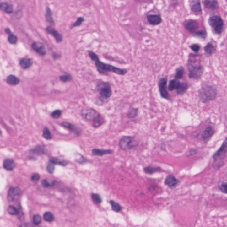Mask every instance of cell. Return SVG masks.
<instances>
[{
    "mask_svg": "<svg viewBox=\"0 0 227 227\" xmlns=\"http://www.w3.org/2000/svg\"><path fill=\"white\" fill-rule=\"evenodd\" d=\"M95 63L98 72L100 74H106L112 72L120 76H124L127 73L126 69L119 68L108 63H104L100 61V59L95 61Z\"/></svg>",
    "mask_w": 227,
    "mask_h": 227,
    "instance_id": "obj_1",
    "label": "cell"
},
{
    "mask_svg": "<svg viewBox=\"0 0 227 227\" xmlns=\"http://www.w3.org/2000/svg\"><path fill=\"white\" fill-rule=\"evenodd\" d=\"M96 89L100 95V100L103 102L107 101L112 95L111 85L109 83L100 80L97 84Z\"/></svg>",
    "mask_w": 227,
    "mask_h": 227,
    "instance_id": "obj_2",
    "label": "cell"
},
{
    "mask_svg": "<svg viewBox=\"0 0 227 227\" xmlns=\"http://www.w3.org/2000/svg\"><path fill=\"white\" fill-rule=\"evenodd\" d=\"M81 115L84 119L93 121V126L100 127L103 123V119L100 114L93 109H86L81 111Z\"/></svg>",
    "mask_w": 227,
    "mask_h": 227,
    "instance_id": "obj_3",
    "label": "cell"
},
{
    "mask_svg": "<svg viewBox=\"0 0 227 227\" xmlns=\"http://www.w3.org/2000/svg\"><path fill=\"white\" fill-rule=\"evenodd\" d=\"M217 95V89L213 86H206L203 87L199 92L200 99L204 103L215 100Z\"/></svg>",
    "mask_w": 227,
    "mask_h": 227,
    "instance_id": "obj_4",
    "label": "cell"
},
{
    "mask_svg": "<svg viewBox=\"0 0 227 227\" xmlns=\"http://www.w3.org/2000/svg\"><path fill=\"white\" fill-rule=\"evenodd\" d=\"M188 68L189 78L197 79L202 77L204 72L203 68L201 65L196 64L195 60L190 56L188 61Z\"/></svg>",
    "mask_w": 227,
    "mask_h": 227,
    "instance_id": "obj_5",
    "label": "cell"
},
{
    "mask_svg": "<svg viewBox=\"0 0 227 227\" xmlns=\"http://www.w3.org/2000/svg\"><path fill=\"white\" fill-rule=\"evenodd\" d=\"M227 151V138L224 140L222 145L219 149L213 155L214 160V167L215 168H219L224 165V159Z\"/></svg>",
    "mask_w": 227,
    "mask_h": 227,
    "instance_id": "obj_6",
    "label": "cell"
},
{
    "mask_svg": "<svg viewBox=\"0 0 227 227\" xmlns=\"http://www.w3.org/2000/svg\"><path fill=\"white\" fill-rule=\"evenodd\" d=\"M208 23L217 34H219L222 33L223 30V21L219 16L213 15L210 17Z\"/></svg>",
    "mask_w": 227,
    "mask_h": 227,
    "instance_id": "obj_7",
    "label": "cell"
},
{
    "mask_svg": "<svg viewBox=\"0 0 227 227\" xmlns=\"http://www.w3.org/2000/svg\"><path fill=\"white\" fill-rule=\"evenodd\" d=\"M138 144L135 140L133 137L131 136H125L122 137L120 140L119 146L122 150L124 151L130 150L136 147Z\"/></svg>",
    "mask_w": 227,
    "mask_h": 227,
    "instance_id": "obj_8",
    "label": "cell"
},
{
    "mask_svg": "<svg viewBox=\"0 0 227 227\" xmlns=\"http://www.w3.org/2000/svg\"><path fill=\"white\" fill-rule=\"evenodd\" d=\"M168 79L167 77H162L159 79L158 82L159 93L162 98L170 100V95L166 90L167 83Z\"/></svg>",
    "mask_w": 227,
    "mask_h": 227,
    "instance_id": "obj_9",
    "label": "cell"
},
{
    "mask_svg": "<svg viewBox=\"0 0 227 227\" xmlns=\"http://www.w3.org/2000/svg\"><path fill=\"white\" fill-rule=\"evenodd\" d=\"M183 25L185 29L192 34L196 32L198 27V24L197 21L191 19L185 20Z\"/></svg>",
    "mask_w": 227,
    "mask_h": 227,
    "instance_id": "obj_10",
    "label": "cell"
},
{
    "mask_svg": "<svg viewBox=\"0 0 227 227\" xmlns=\"http://www.w3.org/2000/svg\"><path fill=\"white\" fill-rule=\"evenodd\" d=\"M31 47L36 53L41 56H45L46 54V47L43 43L34 42L31 45Z\"/></svg>",
    "mask_w": 227,
    "mask_h": 227,
    "instance_id": "obj_11",
    "label": "cell"
},
{
    "mask_svg": "<svg viewBox=\"0 0 227 227\" xmlns=\"http://www.w3.org/2000/svg\"><path fill=\"white\" fill-rule=\"evenodd\" d=\"M147 22L150 25L157 26L161 24L162 19L161 16L158 14H149L146 16Z\"/></svg>",
    "mask_w": 227,
    "mask_h": 227,
    "instance_id": "obj_12",
    "label": "cell"
},
{
    "mask_svg": "<svg viewBox=\"0 0 227 227\" xmlns=\"http://www.w3.org/2000/svg\"><path fill=\"white\" fill-rule=\"evenodd\" d=\"M180 181L175 176L172 174L168 175L165 180V184L171 189H173L179 184Z\"/></svg>",
    "mask_w": 227,
    "mask_h": 227,
    "instance_id": "obj_13",
    "label": "cell"
},
{
    "mask_svg": "<svg viewBox=\"0 0 227 227\" xmlns=\"http://www.w3.org/2000/svg\"><path fill=\"white\" fill-rule=\"evenodd\" d=\"M46 30L48 34L53 35L57 43H61L62 41L63 37L62 35L57 31L54 28L49 26L46 28Z\"/></svg>",
    "mask_w": 227,
    "mask_h": 227,
    "instance_id": "obj_14",
    "label": "cell"
},
{
    "mask_svg": "<svg viewBox=\"0 0 227 227\" xmlns=\"http://www.w3.org/2000/svg\"><path fill=\"white\" fill-rule=\"evenodd\" d=\"M20 190L18 187H11L8 191L7 199L9 202H13L15 197L20 194Z\"/></svg>",
    "mask_w": 227,
    "mask_h": 227,
    "instance_id": "obj_15",
    "label": "cell"
},
{
    "mask_svg": "<svg viewBox=\"0 0 227 227\" xmlns=\"http://www.w3.org/2000/svg\"><path fill=\"white\" fill-rule=\"evenodd\" d=\"M0 9L6 14H10L14 12V7L13 5L7 2H1L0 3Z\"/></svg>",
    "mask_w": 227,
    "mask_h": 227,
    "instance_id": "obj_16",
    "label": "cell"
},
{
    "mask_svg": "<svg viewBox=\"0 0 227 227\" xmlns=\"http://www.w3.org/2000/svg\"><path fill=\"white\" fill-rule=\"evenodd\" d=\"M112 152L113 151L111 149H94L92 150V154L98 156H103L105 155L111 154Z\"/></svg>",
    "mask_w": 227,
    "mask_h": 227,
    "instance_id": "obj_17",
    "label": "cell"
},
{
    "mask_svg": "<svg viewBox=\"0 0 227 227\" xmlns=\"http://www.w3.org/2000/svg\"><path fill=\"white\" fill-rule=\"evenodd\" d=\"M15 167V164L14 161L12 159H5L3 162V168L7 170H13Z\"/></svg>",
    "mask_w": 227,
    "mask_h": 227,
    "instance_id": "obj_18",
    "label": "cell"
},
{
    "mask_svg": "<svg viewBox=\"0 0 227 227\" xmlns=\"http://www.w3.org/2000/svg\"><path fill=\"white\" fill-rule=\"evenodd\" d=\"M33 63V61L31 58H23L20 60V65L21 68L26 69L29 68Z\"/></svg>",
    "mask_w": 227,
    "mask_h": 227,
    "instance_id": "obj_19",
    "label": "cell"
},
{
    "mask_svg": "<svg viewBox=\"0 0 227 227\" xmlns=\"http://www.w3.org/2000/svg\"><path fill=\"white\" fill-rule=\"evenodd\" d=\"M214 133V131L213 128L210 126L208 127L202 133V138L204 140H208L210 138L212 137Z\"/></svg>",
    "mask_w": 227,
    "mask_h": 227,
    "instance_id": "obj_20",
    "label": "cell"
},
{
    "mask_svg": "<svg viewBox=\"0 0 227 227\" xmlns=\"http://www.w3.org/2000/svg\"><path fill=\"white\" fill-rule=\"evenodd\" d=\"M61 125L65 127L66 128L70 130L74 134H76V135L78 136L80 134V131L78 130V128L74 126V125L72 124L67 122H63L61 123Z\"/></svg>",
    "mask_w": 227,
    "mask_h": 227,
    "instance_id": "obj_21",
    "label": "cell"
},
{
    "mask_svg": "<svg viewBox=\"0 0 227 227\" xmlns=\"http://www.w3.org/2000/svg\"><path fill=\"white\" fill-rule=\"evenodd\" d=\"M45 17H46V20L48 23L51 24V25H55L54 20L53 17H52V12L49 7H47L46 8Z\"/></svg>",
    "mask_w": 227,
    "mask_h": 227,
    "instance_id": "obj_22",
    "label": "cell"
},
{
    "mask_svg": "<svg viewBox=\"0 0 227 227\" xmlns=\"http://www.w3.org/2000/svg\"><path fill=\"white\" fill-rule=\"evenodd\" d=\"M6 82L11 85H17L20 83V79L14 75H10L7 76Z\"/></svg>",
    "mask_w": 227,
    "mask_h": 227,
    "instance_id": "obj_23",
    "label": "cell"
},
{
    "mask_svg": "<svg viewBox=\"0 0 227 227\" xmlns=\"http://www.w3.org/2000/svg\"><path fill=\"white\" fill-rule=\"evenodd\" d=\"M30 153L37 155H40L46 153V149L45 147H43L42 146L38 145L36 147H35L34 149H31Z\"/></svg>",
    "mask_w": 227,
    "mask_h": 227,
    "instance_id": "obj_24",
    "label": "cell"
},
{
    "mask_svg": "<svg viewBox=\"0 0 227 227\" xmlns=\"http://www.w3.org/2000/svg\"><path fill=\"white\" fill-rule=\"evenodd\" d=\"M180 82L177 79H173L170 80L168 85V89L170 91H174L178 89Z\"/></svg>",
    "mask_w": 227,
    "mask_h": 227,
    "instance_id": "obj_25",
    "label": "cell"
},
{
    "mask_svg": "<svg viewBox=\"0 0 227 227\" xmlns=\"http://www.w3.org/2000/svg\"><path fill=\"white\" fill-rule=\"evenodd\" d=\"M188 89V85L187 83H180L178 89H177V93L178 95H183L186 92Z\"/></svg>",
    "mask_w": 227,
    "mask_h": 227,
    "instance_id": "obj_26",
    "label": "cell"
},
{
    "mask_svg": "<svg viewBox=\"0 0 227 227\" xmlns=\"http://www.w3.org/2000/svg\"><path fill=\"white\" fill-rule=\"evenodd\" d=\"M204 5L206 8L211 10H215L218 8V3L216 1H205Z\"/></svg>",
    "mask_w": 227,
    "mask_h": 227,
    "instance_id": "obj_27",
    "label": "cell"
},
{
    "mask_svg": "<svg viewBox=\"0 0 227 227\" xmlns=\"http://www.w3.org/2000/svg\"><path fill=\"white\" fill-rule=\"evenodd\" d=\"M144 172L147 174H152L156 172H161L162 171L160 167H154L147 166L144 168Z\"/></svg>",
    "mask_w": 227,
    "mask_h": 227,
    "instance_id": "obj_28",
    "label": "cell"
},
{
    "mask_svg": "<svg viewBox=\"0 0 227 227\" xmlns=\"http://www.w3.org/2000/svg\"><path fill=\"white\" fill-rule=\"evenodd\" d=\"M204 51L205 55L207 57L211 56L214 53L215 51V48L211 43H208V44L204 47Z\"/></svg>",
    "mask_w": 227,
    "mask_h": 227,
    "instance_id": "obj_29",
    "label": "cell"
},
{
    "mask_svg": "<svg viewBox=\"0 0 227 227\" xmlns=\"http://www.w3.org/2000/svg\"><path fill=\"white\" fill-rule=\"evenodd\" d=\"M184 68L182 67H180L176 69L175 70V75H174L175 79L179 80L182 78L184 74Z\"/></svg>",
    "mask_w": 227,
    "mask_h": 227,
    "instance_id": "obj_30",
    "label": "cell"
},
{
    "mask_svg": "<svg viewBox=\"0 0 227 227\" xmlns=\"http://www.w3.org/2000/svg\"><path fill=\"white\" fill-rule=\"evenodd\" d=\"M138 114V109L131 108L129 109L127 116L130 119H133L137 116Z\"/></svg>",
    "mask_w": 227,
    "mask_h": 227,
    "instance_id": "obj_31",
    "label": "cell"
},
{
    "mask_svg": "<svg viewBox=\"0 0 227 227\" xmlns=\"http://www.w3.org/2000/svg\"><path fill=\"white\" fill-rule=\"evenodd\" d=\"M110 203L111 205L112 209L114 211L119 212L122 209V207H121V205L117 202H115V201L111 200L110 201Z\"/></svg>",
    "mask_w": 227,
    "mask_h": 227,
    "instance_id": "obj_32",
    "label": "cell"
},
{
    "mask_svg": "<svg viewBox=\"0 0 227 227\" xmlns=\"http://www.w3.org/2000/svg\"><path fill=\"white\" fill-rule=\"evenodd\" d=\"M192 35L195 36H196V37L204 40L205 39V37H206V32L204 30H197Z\"/></svg>",
    "mask_w": 227,
    "mask_h": 227,
    "instance_id": "obj_33",
    "label": "cell"
},
{
    "mask_svg": "<svg viewBox=\"0 0 227 227\" xmlns=\"http://www.w3.org/2000/svg\"><path fill=\"white\" fill-rule=\"evenodd\" d=\"M49 162H51L54 165H59L65 166L67 165V162L64 161H61L57 158H51L49 159Z\"/></svg>",
    "mask_w": 227,
    "mask_h": 227,
    "instance_id": "obj_34",
    "label": "cell"
},
{
    "mask_svg": "<svg viewBox=\"0 0 227 227\" xmlns=\"http://www.w3.org/2000/svg\"><path fill=\"white\" fill-rule=\"evenodd\" d=\"M43 137L44 138H46V139L49 140L51 139L52 138V134H51V132L49 131V129L47 127H45V128L43 130Z\"/></svg>",
    "mask_w": 227,
    "mask_h": 227,
    "instance_id": "obj_35",
    "label": "cell"
},
{
    "mask_svg": "<svg viewBox=\"0 0 227 227\" xmlns=\"http://www.w3.org/2000/svg\"><path fill=\"white\" fill-rule=\"evenodd\" d=\"M43 218L46 221L52 222L54 219V217L52 213L49 212H47L44 214Z\"/></svg>",
    "mask_w": 227,
    "mask_h": 227,
    "instance_id": "obj_36",
    "label": "cell"
},
{
    "mask_svg": "<svg viewBox=\"0 0 227 227\" xmlns=\"http://www.w3.org/2000/svg\"><path fill=\"white\" fill-rule=\"evenodd\" d=\"M8 35V42L11 44H12V45L16 44V43L18 41V39L17 36L12 32Z\"/></svg>",
    "mask_w": 227,
    "mask_h": 227,
    "instance_id": "obj_37",
    "label": "cell"
},
{
    "mask_svg": "<svg viewBox=\"0 0 227 227\" xmlns=\"http://www.w3.org/2000/svg\"><path fill=\"white\" fill-rule=\"evenodd\" d=\"M191 9L192 11L195 12H200L202 11V8L200 2H197V3L193 4L191 6Z\"/></svg>",
    "mask_w": 227,
    "mask_h": 227,
    "instance_id": "obj_38",
    "label": "cell"
},
{
    "mask_svg": "<svg viewBox=\"0 0 227 227\" xmlns=\"http://www.w3.org/2000/svg\"><path fill=\"white\" fill-rule=\"evenodd\" d=\"M60 79L63 82H68L72 80V76L70 74H66L60 76Z\"/></svg>",
    "mask_w": 227,
    "mask_h": 227,
    "instance_id": "obj_39",
    "label": "cell"
},
{
    "mask_svg": "<svg viewBox=\"0 0 227 227\" xmlns=\"http://www.w3.org/2000/svg\"><path fill=\"white\" fill-rule=\"evenodd\" d=\"M84 21V18L83 17H79L77 18L76 22L72 24L71 27V29H73V28L79 26L81 25L83 23Z\"/></svg>",
    "mask_w": 227,
    "mask_h": 227,
    "instance_id": "obj_40",
    "label": "cell"
},
{
    "mask_svg": "<svg viewBox=\"0 0 227 227\" xmlns=\"http://www.w3.org/2000/svg\"><path fill=\"white\" fill-rule=\"evenodd\" d=\"M7 212L9 214L12 215H18L19 213L18 210L15 207L13 206L9 205L7 208Z\"/></svg>",
    "mask_w": 227,
    "mask_h": 227,
    "instance_id": "obj_41",
    "label": "cell"
},
{
    "mask_svg": "<svg viewBox=\"0 0 227 227\" xmlns=\"http://www.w3.org/2000/svg\"><path fill=\"white\" fill-rule=\"evenodd\" d=\"M91 198L94 202L96 203V204H100L102 202V199L100 195L96 194V193H92L91 194Z\"/></svg>",
    "mask_w": 227,
    "mask_h": 227,
    "instance_id": "obj_42",
    "label": "cell"
},
{
    "mask_svg": "<svg viewBox=\"0 0 227 227\" xmlns=\"http://www.w3.org/2000/svg\"><path fill=\"white\" fill-rule=\"evenodd\" d=\"M88 52H89V57H90V59H91V61H96L99 60V58L98 56L96 54L95 52H94L93 51L91 50L88 51Z\"/></svg>",
    "mask_w": 227,
    "mask_h": 227,
    "instance_id": "obj_43",
    "label": "cell"
},
{
    "mask_svg": "<svg viewBox=\"0 0 227 227\" xmlns=\"http://www.w3.org/2000/svg\"><path fill=\"white\" fill-rule=\"evenodd\" d=\"M219 189L221 192L225 194H227V182L223 183L218 186Z\"/></svg>",
    "mask_w": 227,
    "mask_h": 227,
    "instance_id": "obj_44",
    "label": "cell"
},
{
    "mask_svg": "<svg viewBox=\"0 0 227 227\" xmlns=\"http://www.w3.org/2000/svg\"><path fill=\"white\" fill-rule=\"evenodd\" d=\"M42 218L40 215H35L33 217V222L35 225L40 224L41 222Z\"/></svg>",
    "mask_w": 227,
    "mask_h": 227,
    "instance_id": "obj_45",
    "label": "cell"
},
{
    "mask_svg": "<svg viewBox=\"0 0 227 227\" xmlns=\"http://www.w3.org/2000/svg\"><path fill=\"white\" fill-rule=\"evenodd\" d=\"M55 165L49 162L47 167V170L49 174H52L54 171Z\"/></svg>",
    "mask_w": 227,
    "mask_h": 227,
    "instance_id": "obj_46",
    "label": "cell"
},
{
    "mask_svg": "<svg viewBox=\"0 0 227 227\" xmlns=\"http://www.w3.org/2000/svg\"><path fill=\"white\" fill-rule=\"evenodd\" d=\"M51 115L54 119H58L61 116V111L59 110H57L52 112Z\"/></svg>",
    "mask_w": 227,
    "mask_h": 227,
    "instance_id": "obj_47",
    "label": "cell"
},
{
    "mask_svg": "<svg viewBox=\"0 0 227 227\" xmlns=\"http://www.w3.org/2000/svg\"><path fill=\"white\" fill-rule=\"evenodd\" d=\"M41 184L43 186L45 187H48L50 186H51V185L54 184V182L53 181L52 182L50 183L47 180L44 179L42 181Z\"/></svg>",
    "mask_w": 227,
    "mask_h": 227,
    "instance_id": "obj_48",
    "label": "cell"
},
{
    "mask_svg": "<svg viewBox=\"0 0 227 227\" xmlns=\"http://www.w3.org/2000/svg\"><path fill=\"white\" fill-rule=\"evenodd\" d=\"M197 153V149H191L187 153L186 155L187 157L191 156L193 155L196 154Z\"/></svg>",
    "mask_w": 227,
    "mask_h": 227,
    "instance_id": "obj_49",
    "label": "cell"
},
{
    "mask_svg": "<svg viewBox=\"0 0 227 227\" xmlns=\"http://www.w3.org/2000/svg\"><path fill=\"white\" fill-rule=\"evenodd\" d=\"M190 48L193 51L195 52H198L200 50V46H198L197 45H196V44L192 45L190 46Z\"/></svg>",
    "mask_w": 227,
    "mask_h": 227,
    "instance_id": "obj_50",
    "label": "cell"
},
{
    "mask_svg": "<svg viewBox=\"0 0 227 227\" xmlns=\"http://www.w3.org/2000/svg\"><path fill=\"white\" fill-rule=\"evenodd\" d=\"M40 178V176L39 174H33L31 177V179L33 181H37Z\"/></svg>",
    "mask_w": 227,
    "mask_h": 227,
    "instance_id": "obj_51",
    "label": "cell"
},
{
    "mask_svg": "<svg viewBox=\"0 0 227 227\" xmlns=\"http://www.w3.org/2000/svg\"><path fill=\"white\" fill-rule=\"evenodd\" d=\"M33 226L30 223H24L20 225V227H32Z\"/></svg>",
    "mask_w": 227,
    "mask_h": 227,
    "instance_id": "obj_52",
    "label": "cell"
},
{
    "mask_svg": "<svg viewBox=\"0 0 227 227\" xmlns=\"http://www.w3.org/2000/svg\"><path fill=\"white\" fill-rule=\"evenodd\" d=\"M53 57L56 60V59L61 57V56L60 55L58 54H55L53 55Z\"/></svg>",
    "mask_w": 227,
    "mask_h": 227,
    "instance_id": "obj_53",
    "label": "cell"
},
{
    "mask_svg": "<svg viewBox=\"0 0 227 227\" xmlns=\"http://www.w3.org/2000/svg\"><path fill=\"white\" fill-rule=\"evenodd\" d=\"M5 33L7 34H9V33H11V31L9 28H6L5 30Z\"/></svg>",
    "mask_w": 227,
    "mask_h": 227,
    "instance_id": "obj_54",
    "label": "cell"
}]
</instances>
